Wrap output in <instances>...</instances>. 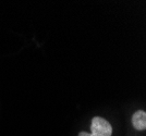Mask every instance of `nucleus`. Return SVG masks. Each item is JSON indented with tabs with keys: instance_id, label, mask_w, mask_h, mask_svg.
I'll return each instance as SVG.
<instances>
[{
	"instance_id": "obj_1",
	"label": "nucleus",
	"mask_w": 146,
	"mask_h": 136,
	"mask_svg": "<svg viewBox=\"0 0 146 136\" xmlns=\"http://www.w3.org/2000/svg\"><path fill=\"white\" fill-rule=\"evenodd\" d=\"M91 133L81 132L79 136H111L112 134V126L110 123L100 117H95L92 120Z\"/></svg>"
},
{
	"instance_id": "obj_2",
	"label": "nucleus",
	"mask_w": 146,
	"mask_h": 136,
	"mask_svg": "<svg viewBox=\"0 0 146 136\" xmlns=\"http://www.w3.org/2000/svg\"><path fill=\"white\" fill-rule=\"evenodd\" d=\"M132 124L134 129L144 131L146 129V113L143 110H139L132 116Z\"/></svg>"
}]
</instances>
